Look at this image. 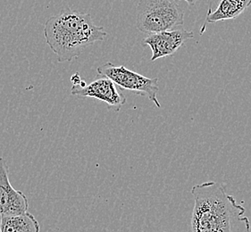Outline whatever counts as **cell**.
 <instances>
[{"label":"cell","instance_id":"obj_5","mask_svg":"<svg viewBox=\"0 0 251 232\" xmlns=\"http://www.w3.org/2000/svg\"><path fill=\"white\" fill-rule=\"evenodd\" d=\"M72 95L78 97H91L106 103L108 108L119 112L126 105V97L113 81L106 77L100 76L91 84L85 86L74 85Z\"/></svg>","mask_w":251,"mask_h":232},{"label":"cell","instance_id":"obj_6","mask_svg":"<svg viewBox=\"0 0 251 232\" xmlns=\"http://www.w3.org/2000/svg\"><path fill=\"white\" fill-rule=\"evenodd\" d=\"M194 37L192 31L184 29L168 30L150 34L142 41L143 45L149 46L152 51L151 61L173 56L179 50L186 41Z\"/></svg>","mask_w":251,"mask_h":232},{"label":"cell","instance_id":"obj_9","mask_svg":"<svg viewBox=\"0 0 251 232\" xmlns=\"http://www.w3.org/2000/svg\"><path fill=\"white\" fill-rule=\"evenodd\" d=\"M40 223L29 212L18 215L1 216L0 232H40Z\"/></svg>","mask_w":251,"mask_h":232},{"label":"cell","instance_id":"obj_8","mask_svg":"<svg viewBox=\"0 0 251 232\" xmlns=\"http://www.w3.org/2000/svg\"><path fill=\"white\" fill-rule=\"evenodd\" d=\"M251 5V0H220L216 10L208 11L206 15V23H215L217 22L233 20Z\"/></svg>","mask_w":251,"mask_h":232},{"label":"cell","instance_id":"obj_2","mask_svg":"<svg viewBox=\"0 0 251 232\" xmlns=\"http://www.w3.org/2000/svg\"><path fill=\"white\" fill-rule=\"evenodd\" d=\"M106 36V30L96 25L90 14L70 8L50 17L44 26L46 42L59 63L77 58L86 48L104 41Z\"/></svg>","mask_w":251,"mask_h":232},{"label":"cell","instance_id":"obj_1","mask_svg":"<svg viewBox=\"0 0 251 232\" xmlns=\"http://www.w3.org/2000/svg\"><path fill=\"white\" fill-rule=\"evenodd\" d=\"M191 193L194 197L192 232H251L245 208L237 204L225 185L204 182L193 186Z\"/></svg>","mask_w":251,"mask_h":232},{"label":"cell","instance_id":"obj_7","mask_svg":"<svg viewBox=\"0 0 251 232\" xmlns=\"http://www.w3.org/2000/svg\"><path fill=\"white\" fill-rule=\"evenodd\" d=\"M25 195L11 185L5 161L0 158V215H18L28 212Z\"/></svg>","mask_w":251,"mask_h":232},{"label":"cell","instance_id":"obj_4","mask_svg":"<svg viewBox=\"0 0 251 232\" xmlns=\"http://www.w3.org/2000/svg\"><path fill=\"white\" fill-rule=\"evenodd\" d=\"M97 71L98 75L108 78L122 90L148 96V98L153 102L156 107H161L156 96L157 92L159 91L157 78H148L127 69L126 66H116L109 62L100 66Z\"/></svg>","mask_w":251,"mask_h":232},{"label":"cell","instance_id":"obj_3","mask_svg":"<svg viewBox=\"0 0 251 232\" xmlns=\"http://www.w3.org/2000/svg\"><path fill=\"white\" fill-rule=\"evenodd\" d=\"M184 23V14L177 0H140L136 27L142 33L154 34L175 30Z\"/></svg>","mask_w":251,"mask_h":232},{"label":"cell","instance_id":"obj_10","mask_svg":"<svg viewBox=\"0 0 251 232\" xmlns=\"http://www.w3.org/2000/svg\"><path fill=\"white\" fill-rule=\"evenodd\" d=\"M71 81H72V82H73V84H74V85H78V84L80 83V81H81L80 74H79L78 72L75 73L74 75L72 76V78H71Z\"/></svg>","mask_w":251,"mask_h":232},{"label":"cell","instance_id":"obj_11","mask_svg":"<svg viewBox=\"0 0 251 232\" xmlns=\"http://www.w3.org/2000/svg\"><path fill=\"white\" fill-rule=\"evenodd\" d=\"M177 1H178V0H177ZM179 1H181V0H179ZM182 1H185L188 5L192 7V6H194V5H196L197 2H198L199 0H182Z\"/></svg>","mask_w":251,"mask_h":232}]
</instances>
